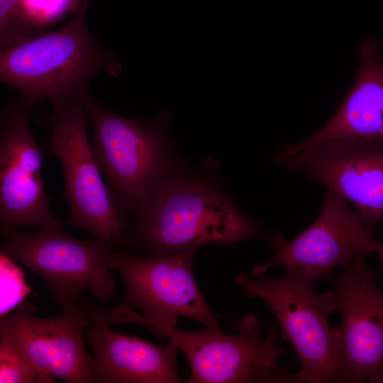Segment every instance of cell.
I'll use <instances>...</instances> for the list:
<instances>
[{"instance_id":"cell-1","label":"cell","mask_w":383,"mask_h":383,"mask_svg":"<svg viewBox=\"0 0 383 383\" xmlns=\"http://www.w3.org/2000/svg\"><path fill=\"white\" fill-rule=\"evenodd\" d=\"M135 218L122 245L145 256L266 237L218 186L179 169Z\"/></svg>"},{"instance_id":"cell-2","label":"cell","mask_w":383,"mask_h":383,"mask_svg":"<svg viewBox=\"0 0 383 383\" xmlns=\"http://www.w3.org/2000/svg\"><path fill=\"white\" fill-rule=\"evenodd\" d=\"M91 0H82L63 27L0 50V82L16 90L33 107L49 99L81 100L89 82L104 72L116 77L122 65L111 48L90 33L86 14Z\"/></svg>"},{"instance_id":"cell-3","label":"cell","mask_w":383,"mask_h":383,"mask_svg":"<svg viewBox=\"0 0 383 383\" xmlns=\"http://www.w3.org/2000/svg\"><path fill=\"white\" fill-rule=\"evenodd\" d=\"M80 101L93 131L91 147L116 202L129 218L135 217L179 168L168 133L170 116L128 117L98 102L91 91Z\"/></svg>"},{"instance_id":"cell-4","label":"cell","mask_w":383,"mask_h":383,"mask_svg":"<svg viewBox=\"0 0 383 383\" xmlns=\"http://www.w3.org/2000/svg\"><path fill=\"white\" fill-rule=\"evenodd\" d=\"M50 102L52 110H40L38 122L49 128L50 152L62 166L64 197L70 210L67 223L91 233L116 250L131 224L112 196L89 142L87 111L77 99Z\"/></svg>"},{"instance_id":"cell-5","label":"cell","mask_w":383,"mask_h":383,"mask_svg":"<svg viewBox=\"0 0 383 383\" xmlns=\"http://www.w3.org/2000/svg\"><path fill=\"white\" fill-rule=\"evenodd\" d=\"M196 250L137 257L113 250L111 269L121 277L125 294L112 312L115 322L177 326V318L194 319L205 330L221 332L218 316L206 304L195 281L192 262Z\"/></svg>"},{"instance_id":"cell-6","label":"cell","mask_w":383,"mask_h":383,"mask_svg":"<svg viewBox=\"0 0 383 383\" xmlns=\"http://www.w3.org/2000/svg\"><path fill=\"white\" fill-rule=\"evenodd\" d=\"M246 296L260 299L274 312L282 338L299 359L298 382H344L328 317L336 312L333 292L320 293L315 282L290 271L280 277H235Z\"/></svg>"},{"instance_id":"cell-7","label":"cell","mask_w":383,"mask_h":383,"mask_svg":"<svg viewBox=\"0 0 383 383\" xmlns=\"http://www.w3.org/2000/svg\"><path fill=\"white\" fill-rule=\"evenodd\" d=\"M1 236V253L41 276L62 305L80 301L86 290L102 302L114 296L116 282L110 273L113 250L101 239L74 238L63 222L37 232L15 229Z\"/></svg>"},{"instance_id":"cell-8","label":"cell","mask_w":383,"mask_h":383,"mask_svg":"<svg viewBox=\"0 0 383 383\" xmlns=\"http://www.w3.org/2000/svg\"><path fill=\"white\" fill-rule=\"evenodd\" d=\"M238 334L187 331L177 326H158L151 331L173 340L190 366L186 383L298 382L296 374L283 370L277 361L284 351L278 344L276 320L265 339L260 323L249 314L235 323Z\"/></svg>"},{"instance_id":"cell-9","label":"cell","mask_w":383,"mask_h":383,"mask_svg":"<svg viewBox=\"0 0 383 383\" xmlns=\"http://www.w3.org/2000/svg\"><path fill=\"white\" fill-rule=\"evenodd\" d=\"M269 239L274 255L252 267L254 277L283 265L309 280L327 282L335 267L344 268L360 255L376 252L383 264L382 243L376 240L360 213L331 189L323 197L318 218L300 235L289 242L279 233Z\"/></svg>"},{"instance_id":"cell-10","label":"cell","mask_w":383,"mask_h":383,"mask_svg":"<svg viewBox=\"0 0 383 383\" xmlns=\"http://www.w3.org/2000/svg\"><path fill=\"white\" fill-rule=\"evenodd\" d=\"M270 160L341 195L370 230L383 218V140L283 145Z\"/></svg>"},{"instance_id":"cell-11","label":"cell","mask_w":383,"mask_h":383,"mask_svg":"<svg viewBox=\"0 0 383 383\" xmlns=\"http://www.w3.org/2000/svg\"><path fill=\"white\" fill-rule=\"evenodd\" d=\"M32 109L18 97L0 112L1 235L22 226L44 228L62 222L50 211L52 199L41 174L45 150L32 133Z\"/></svg>"},{"instance_id":"cell-12","label":"cell","mask_w":383,"mask_h":383,"mask_svg":"<svg viewBox=\"0 0 383 383\" xmlns=\"http://www.w3.org/2000/svg\"><path fill=\"white\" fill-rule=\"evenodd\" d=\"M364 258L357 257L333 277L341 321L333 331L344 382H378L383 376V292Z\"/></svg>"},{"instance_id":"cell-13","label":"cell","mask_w":383,"mask_h":383,"mask_svg":"<svg viewBox=\"0 0 383 383\" xmlns=\"http://www.w3.org/2000/svg\"><path fill=\"white\" fill-rule=\"evenodd\" d=\"M62 306V315L40 318L30 304L20 305L1 316L0 331L8 334L42 373L69 383H91L94 357L83 343V332L92 321L91 307L80 301Z\"/></svg>"},{"instance_id":"cell-14","label":"cell","mask_w":383,"mask_h":383,"mask_svg":"<svg viewBox=\"0 0 383 383\" xmlns=\"http://www.w3.org/2000/svg\"><path fill=\"white\" fill-rule=\"evenodd\" d=\"M92 321L86 338L94 353V383L179 382L177 344L154 345L113 331L111 310L91 306Z\"/></svg>"},{"instance_id":"cell-15","label":"cell","mask_w":383,"mask_h":383,"mask_svg":"<svg viewBox=\"0 0 383 383\" xmlns=\"http://www.w3.org/2000/svg\"><path fill=\"white\" fill-rule=\"evenodd\" d=\"M355 84L333 117L301 143L316 145L342 139L383 140V60L375 37L359 47Z\"/></svg>"},{"instance_id":"cell-16","label":"cell","mask_w":383,"mask_h":383,"mask_svg":"<svg viewBox=\"0 0 383 383\" xmlns=\"http://www.w3.org/2000/svg\"><path fill=\"white\" fill-rule=\"evenodd\" d=\"M0 383H53L38 370L6 333L0 331Z\"/></svg>"},{"instance_id":"cell-17","label":"cell","mask_w":383,"mask_h":383,"mask_svg":"<svg viewBox=\"0 0 383 383\" xmlns=\"http://www.w3.org/2000/svg\"><path fill=\"white\" fill-rule=\"evenodd\" d=\"M42 33L28 19L22 0H0V45H17Z\"/></svg>"},{"instance_id":"cell-18","label":"cell","mask_w":383,"mask_h":383,"mask_svg":"<svg viewBox=\"0 0 383 383\" xmlns=\"http://www.w3.org/2000/svg\"><path fill=\"white\" fill-rule=\"evenodd\" d=\"M1 263V316H3L18 305L30 292L24 280L22 270L16 262L0 254Z\"/></svg>"},{"instance_id":"cell-19","label":"cell","mask_w":383,"mask_h":383,"mask_svg":"<svg viewBox=\"0 0 383 383\" xmlns=\"http://www.w3.org/2000/svg\"><path fill=\"white\" fill-rule=\"evenodd\" d=\"M82 0H22L30 21L42 33L69 13H74Z\"/></svg>"},{"instance_id":"cell-20","label":"cell","mask_w":383,"mask_h":383,"mask_svg":"<svg viewBox=\"0 0 383 383\" xmlns=\"http://www.w3.org/2000/svg\"><path fill=\"white\" fill-rule=\"evenodd\" d=\"M382 245H383V243H382Z\"/></svg>"}]
</instances>
